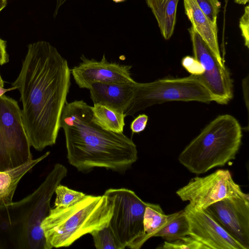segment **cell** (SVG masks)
I'll return each mask as SVG.
<instances>
[{"mask_svg": "<svg viewBox=\"0 0 249 249\" xmlns=\"http://www.w3.org/2000/svg\"><path fill=\"white\" fill-rule=\"evenodd\" d=\"M67 60L45 41L28 45L20 73L12 83L22 102V118L31 146L41 151L56 143L71 86Z\"/></svg>", "mask_w": 249, "mask_h": 249, "instance_id": "cell-1", "label": "cell"}, {"mask_svg": "<svg viewBox=\"0 0 249 249\" xmlns=\"http://www.w3.org/2000/svg\"><path fill=\"white\" fill-rule=\"evenodd\" d=\"M69 163L83 173L104 168L120 174L138 160L136 145L123 133L103 129L83 100L66 103L61 117Z\"/></svg>", "mask_w": 249, "mask_h": 249, "instance_id": "cell-2", "label": "cell"}, {"mask_svg": "<svg viewBox=\"0 0 249 249\" xmlns=\"http://www.w3.org/2000/svg\"><path fill=\"white\" fill-rule=\"evenodd\" d=\"M67 168L56 163L31 194L8 204H0V249H47L41 224L48 215L57 186Z\"/></svg>", "mask_w": 249, "mask_h": 249, "instance_id": "cell-3", "label": "cell"}, {"mask_svg": "<svg viewBox=\"0 0 249 249\" xmlns=\"http://www.w3.org/2000/svg\"><path fill=\"white\" fill-rule=\"evenodd\" d=\"M114 208L105 195H86L67 208H52L41 224L46 248L68 247L93 231L108 225Z\"/></svg>", "mask_w": 249, "mask_h": 249, "instance_id": "cell-4", "label": "cell"}, {"mask_svg": "<svg viewBox=\"0 0 249 249\" xmlns=\"http://www.w3.org/2000/svg\"><path fill=\"white\" fill-rule=\"evenodd\" d=\"M242 138L238 121L229 114L219 115L186 146L178 161L192 173H205L234 160Z\"/></svg>", "mask_w": 249, "mask_h": 249, "instance_id": "cell-5", "label": "cell"}, {"mask_svg": "<svg viewBox=\"0 0 249 249\" xmlns=\"http://www.w3.org/2000/svg\"><path fill=\"white\" fill-rule=\"evenodd\" d=\"M132 103L124 113L133 116L155 104L170 101H197L209 103L213 98L195 75L182 78H165L149 83L136 82Z\"/></svg>", "mask_w": 249, "mask_h": 249, "instance_id": "cell-6", "label": "cell"}, {"mask_svg": "<svg viewBox=\"0 0 249 249\" xmlns=\"http://www.w3.org/2000/svg\"><path fill=\"white\" fill-rule=\"evenodd\" d=\"M104 194L113 202L108 225L124 249H140L146 242L143 215L147 202L127 188H110Z\"/></svg>", "mask_w": 249, "mask_h": 249, "instance_id": "cell-7", "label": "cell"}, {"mask_svg": "<svg viewBox=\"0 0 249 249\" xmlns=\"http://www.w3.org/2000/svg\"><path fill=\"white\" fill-rule=\"evenodd\" d=\"M31 145L18 102L4 94L0 97V172L32 160Z\"/></svg>", "mask_w": 249, "mask_h": 249, "instance_id": "cell-8", "label": "cell"}, {"mask_svg": "<svg viewBox=\"0 0 249 249\" xmlns=\"http://www.w3.org/2000/svg\"><path fill=\"white\" fill-rule=\"evenodd\" d=\"M176 194L182 201H188L193 207L201 210L225 198L249 196L227 169H218L208 176L194 178Z\"/></svg>", "mask_w": 249, "mask_h": 249, "instance_id": "cell-9", "label": "cell"}, {"mask_svg": "<svg viewBox=\"0 0 249 249\" xmlns=\"http://www.w3.org/2000/svg\"><path fill=\"white\" fill-rule=\"evenodd\" d=\"M194 57L202 65L204 71L196 76L218 104H228L233 97V84L230 73L221 65L199 35L192 26L189 29Z\"/></svg>", "mask_w": 249, "mask_h": 249, "instance_id": "cell-10", "label": "cell"}, {"mask_svg": "<svg viewBox=\"0 0 249 249\" xmlns=\"http://www.w3.org/2000/svg\"><path fill=\"white\" fill-rule=\"evenodd\" d=\"M205 210L246 249H249V196L225 198Z\"/></svg>", "mask_w": 249, "mask_h": 249, "instance_id": "cell-11", "label": "cell"}, {"mask_svg": "<svg viewBox=\"0 0 249 249\" xmlns=\"http://www.w3.org/2000/svg\"><path fill=\"white\" fill-rule=\"evenodd\" d=\"M189 224V236L208 249H246L205 210L188 204L184 208Z\"/></svg>", "mask_w": 249, "mask_h": 249, "instance_id": "cell-12", "label": "cell"}, {"mask_svg": "<svg viewBox=\"0 0 249 249\" xmlns=\"http://www.w3.org/2000/svg\"><path fill=\"white\" fill-rule=\"evenodd\" d=\"M81 62L71 69L76 84L81 89H89L94 83H133L130 70L132 66L109 62L105 54L98 61L89 59L84 55Z\"/></svg>", "mask_w": 249, "mask_h": 249, "instance_id": "cell-13", "label": "cell"}, {"mask_svg": "<svg viewBox=\"0 0 249 249\" xmlns=\"http://www.w3.org/2000/svg\"><path fill=\"white\" fill-rule=\"evenodd\" d=\"M135 83H94L89 89L90 97L93 104H101L124 114L132 103Z\"/></svg>", "mask_w": 249, "mask_h": 249, "instance_id": "cell-14", "label": "cell"}, {"mask_svg": "<svg viewBox=\"0 0 249 249\" xmlns=\"http://www.w3.org/2000/svg\"><path fill=\"white\" fill-rule=\"evenodd\" d=\"M183 1L185 14L192 26L207 44L219 63L224 66L218 45L217 27L208 19L196 0H183Z\"/></svg>", "mask_w": 249, "mask_h": 249, "instance_id": "cell-15", "label": "cell"}, {"mask_svg": "<svg viewBox=\"0 0 249 249\" xmlns=\"http://www.w3.org/2000/svg\"><path fill=\"white\" fill-rule=\"evenodd\" d=\"M50 154L48 151L39 158L17 167L0 172V204L12 203L17 186L22 177L34 166L46 158Z\"/></svg>", "mask_w": 249, "mask_h": 249, "instance_id": "cell-16", "label": "cell"}, {"mask_svg": "<svg viewBox=\"0 0 249 249\" xmlns=\"http://www.w3.org/2000/svg\"><path fill=\"white\" fill-rule=\"evenodd\" d=\"M158 22L161 35L166 40L173 34L179 0H145Z\"/></svg>", "mask_w": 249, "mask_h": 249, "instance_id": "cell-17", "label": "cell"}, {"mask_svg": "<svg viewBox=\"0 0 249 249\" xmlns=\"http://www.w3.org/2000/svg\"><path fill=\"white\" fill-rule=\"evenodd\" d=\"M93 119L103 129L115 133H123L124 114L99 104L90 106Z\"/></svg>", "mask_w": 249, "mask_h": 249, "instance_id": "cell-18", "label": "cell"}, {"mask_svg": "<svg viewBox=\"0 0 249 249\" xmlns=\"http://www.w3.org/2000/svg\"><path fill=\"white\" fill-rule=\"evenodd\" d=\"M174 214H165L160 205L147 202L143 215L145 241L146 242L153 237L167 224Z\"/></svg>", "mask_w": 249, "mask_h": 249, "instance_id": "cell-19", "label": "cell"}, {"mask_svg": "<svg viewBox=\"0 0 249 249\" xmlns=\"http://www.w3.org/2000/svg\"><path fill=\"white\" fill-rule=\"evenodd\" d=\"M189 224L183 210L175 213L174 215L154 237H161L167 242H172L189 235Z\"/></svg>", "mask_w": 249, "mask_h": 249, "instance_id": "cell-20", "label": "cell"}, {"mask_svg": "<svg viewBox=\"0 0 249 249\" xmlns=\"http://www.w3.org/2000/svg\"><path fill=\"white\" fill-rule=\"evenodd\" d=\"M95 247L97 249H124L109 225L91 232Z\"/></svg>", "mask_w": 249, "mask_h": 249, "instance_id": "cell-21", "label": "cell"}, {"mask_svg": "<svg viewBox=\"0 0 249 249\" xmlns=\"http://www.w3.org/2000/svg\"><path fill=\"white\" fill-rule=\"evenodd\" d=\"M56 197L54 207L67 208L83 199L86 194L71 189L66 186L59 184L55 189Z\"/></svg>", "mask_w": 249, "mask_h": 249, "instance_id": "cell-22", "label": "cell"}, {"mask_svg": "<svg viewBox=\"0 0 249 249\" xmlns=\"http://www.w3.org/2000/svg\"><path fill=\"white\" fill-rule=\"evenodd\" d=\"M157 249H208L200 242L187 235L172 242L165 241Z\"/></svg>", "mask_w": 249, "mask_h": 249, "instance_id": "cell-23", "label": "cell"}, {"mask_svg": "<svg viewBox=\"0 0 249 249\" xmlns=\"http://www.w3.org/2000/svg\"><path fill=\"white\" fill-rule=\"evenodd\" d=\"M197 5L208 19L217 26V18L220 11L218 0H196Z\"/></svg>", "mask_w": 249, "mask_h": 249, "instance_id": "cell-24", "label": "cell"}, {"mask_svg": "<svg viewBox=\"0 0 249 249\" xmlns=\"http://www.w3.org/2000/svg\"><path fill=\"white\" fill-rule=\"evenodd\" d=\"M181 64L191 75L199 76L204 71L201 64L194 57L188 55L184 57L181 60Z\"/></svg>", "mask_w": 249, "mask_h": 249, "instance_id": "cell-25", "label": "cell"}, {"mask_svg": "<svg viewBox=\"0 0 249 249\" xmlns=\"http://www.w3.org/2000/svg\"><path fill=\"white\" fill-rule=\"evenodd\" d=\"M239 27L244 39L245 45L249 47V6L245 8V12L240 19Z\"/></svg>", "mask_w": 249, "mask_h": 249, "instance_id": "cell-26", "label": "cell"}, {"mask_svg": "<svg viewBox=\"0 0 249 249\" xmlns=\"http://www.w3.org/2000/svg\"><path fill=\"white\" fill-rule=\"evenodd\" d=\"M148 120V116L144 114H140L136 117L130 124L132 134L143 131L146 128Z\"/></svg>", "mask_w": 249, "mask_h": 249, "instance_id": "cell-27", "label": "cell"}, {"mask_svg": "<svg viewBox=\"0 0 249 249\" xmlns=\"http://www.w3.org/2000/svg\"><path fill=\"white\" fill-rule=\"evenodd\" d=\"M6 47V42L0 38V65H4L9 61Z\"/></svg>", "mask_w": 249, "mask_h": 249, "instance_id": "cell-28", "label": "cell"}, {"mask_svg": "<svg viewBox=\"0 0 249 249\" xmlns=\"http://www.w3.org/2000/svg\"><path fill=\"white\" fill-rule=\"evenodd\" d=\"M67 0H56L55 9L54 13V17H55L60 7L66 2Z\"/></svg>", "mask_w": 249, "mask_h": 249, "instance_id": "cell-29", "label": "cell"}, {"mask_svg": "<svg viewBox=\"0 0 249 249\" xmlns=\"http://www.w3.org/2000/svg\"><path fill=\"white\" fill-rule=\"evenodd\" d=\"M16 88L14 87H12V88H11L10 89H5L4 87H2L0 86V97L2 96L4 94L5 92L8 91H10L11 90L15 89Z\"/></svg>", "mask_w": 249, "mask_h": 249, "instance_id": "cell-30", "label": "cell"}, {"mask_svg": "<svg viewBox=\"0 0 249 249\" xmlns=\"http://www.w3.org/2000/svg\"><path fill=\"white\" fill-rule=\"evenodd\" d=\"M6 0H0V11L6 6Z\"/></svg>", "mask_w": 249, "mask_h": 249, "instance_id": "cell-31", "label": "cell"}, {"mask_svg": "<svg viewBox=\"0 0 249 249\" xmlns=\"http://www.w3.org/2000/svg\"><path fill=\"white\" fill-rule=\"evenodd\" d=\"M249 0H235V2L240 4H246Z\"/></svg>", "mask_w": 249, "mask_h": 249, "instance_id": "cell-32", "label": "cell"}, {"mask_svg": "<svg viewBox=\"0 0 249 249\" xmlns=\"http://www.w3.org/2000/svg\"><path fill=\"white\" fill-rule=\"evenodd\" d=\"M0 86L4 87V82L0 75Z\"/></svg>", "mask_w": 249, "mask_h": 249, "instance_id": "cell-33", "label": "cell"}, {"mask_svg": "<svg viewBox=\"0 0 249 249\" xmlns=\"http://www.w3.org/2000/svg\"><path fill=\"white\" fill-rule=\"evenodd\" d=\"M112 0L113 1H114L115 2L118 3V2H121L124 1L125 0Z\"/></svg>", "mask_w": 249, "mask_h": 249, "instance_id": "cell-34", "label": "cell"}]
</instances>
